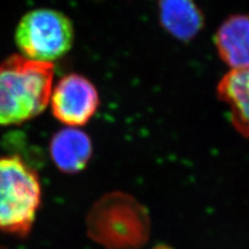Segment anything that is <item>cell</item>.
Masks as SVG:
<instances>
[{"label": "cell", "instance_id": "1", "mask_svg": "<svg viewBox=\"0 0 249 249\" xmlns=\"http://www.w3.org/2000/svg\"><path fill=\"white\" fill-rule=\"evenodd\" d=\"M54 67L12 55L0 65V126L20 124L36 118L48 106Z\"/></svg>", "mask_w": 249, "mask_h": 249}, {"label": "cell", "instance_id": "7", "mask_svg": "<svg viewBox=\"0 0 249 249\" xmlns=\"http://www.w3.org/2000/svg\"><path fill=\"white\" fill-rule=\"evenodd\" d=\"M91 155L92 143L89 136L75 127L61 129L51 138L50 156L62 173H80L88 166Z\"/></svg>", "mask_w": 249, "mask_h": 249}, {"label": "cell", "instance_id": "5", "mask_svg": "<svg viewBox=\"0 0 249 249\" xmlns=\"http://www.w3.org/2000/svg\"><path fill=\"white\" fill-rule=\"evenodd\" d=\"M50 101L55 119L70 127L87 124L96 113L100 103L95 85L78 74L62 77L53 89Z\"/></svg>", "mask_w": 249, "mask_h": 249}, {"label": "cell", "instance_id": "2", "mask_svg": "<svg viewBox=\"0 0 249 249\" xmlns=\"http://www.w3.org/2000/svg\"><path fill=\"white\" fill-rule=\"evenodd\" d=\"M149 213L129 194L111 192L88 215L89 236L105 249H140L150 236Z\"/></svg>", "mask_w": 249, "mask_h": 249}, {"label": "cell", "instance_id": "10", "mask_svg": "<svg viewBox=\"0 0 249 249\" xmlns=\"http://www.w3.org/2000/svg\"><path fill=\"white\" fill-rule=\"evenodd\" d=\"M155 249H170V248H167L165 246H159V247H156Z\"/></svg>", "mask_w": 249, "mask_h": 249}, {"label": "cell", "instance_id": "9", "mask_svg": "<svg viewBox=\"0 0 249 249\" xmlns=\"http://www.w3.org/2000/svg\"><path fill=\"white\" fill-rule=\"evenodd\" d=\"M217 92L228 106L233 126L249 138V68L230 70L218 83Z\"/></svg>", "mask_w": 249, "mask_h": 249}, {"label": "cell", "instance_id": "3", "mask_svg": "<svg viewBox=\"0 0 249 249\" xmlns=\"http://www.w3.org/2000/svg\"><path fill=\"white\" fill-rule=\"evenodd\" d=\"M36 170L17 156L0 157V231L25 237L41 206Z\"/></svg>", "mask_w": 249, "mask_h": 249}, {"label": "cell", "instance_id": "8", "mask_svg": "<svg viewBox=\"0 0 249 249\" xmlns=\"http://www.w3.org/2000/svg\"><path fill=\"white\" fill-rule=\"evenodd\" d=\"M159 20L167 34L190 42L205 26V15L196 0H159Z\"/></svg>", "mask_w": 249, "mask_h": 249}, {"label": "cell", "instance_id": "4", "mask_svg": "<svg viewBox=\"0 0 249 249\" xmlns=\"http://www.w3.org/2000/svg\"><path fill=\"white\" fill-rule=\"evenodd\" d=\"M15 41L22 56L52 62L71 49L74 28L65 14L52 9H37L20 20Z\"/></svg>", "mask_w": 249, "mask_h": 249}, {"label": "cell", "instance_id": "6", "mask_svg": "<svg viewBox=\"0 0 249 249\" xmlns=\"http://www.w3.org/2000/svg\"><path fill=\"white\" fill-rule=\"evenodd\" d=\"M214 44L231 70L249 68V15L235 14L225 19L216 30Z\"/></svg>", "mask_w": 249, "mask_h": 249}]
</instances>
